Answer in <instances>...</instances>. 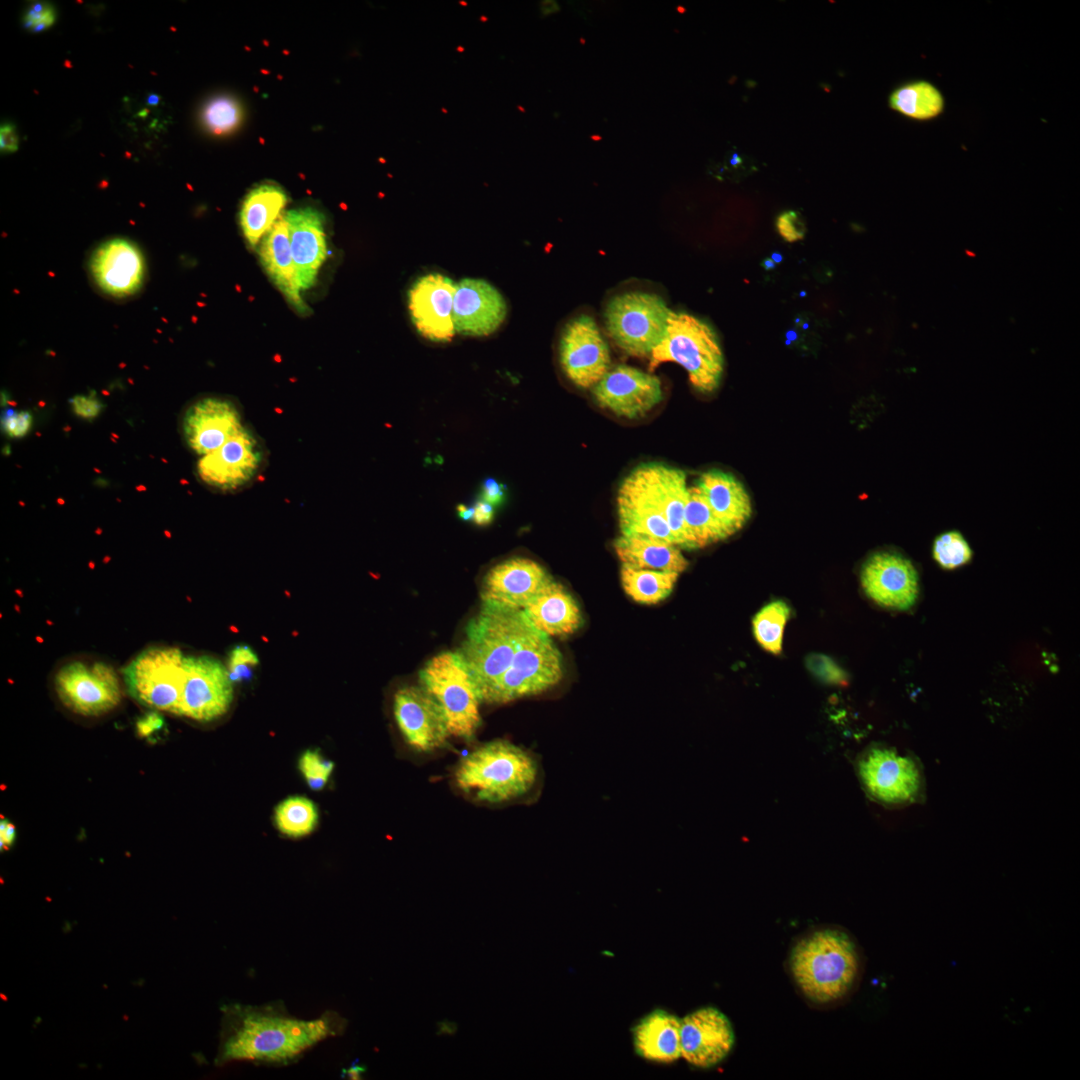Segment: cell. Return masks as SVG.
I'll use <instances>...</instances> for the list:
<instances>
[{
    "label": "cell",
    "instance_id": "4316f807",
    "mask_svg": "<svg viewBox=\"0 0 1080 1080\" xmlns=\"http://www.w3.org/2000/svg\"><path fill=\"white\" fill-rule=\"evenodd\" d=\"M261 263L287 301L300 313L308 308L300 295L285 213L264 236L259 248Z\"/></svg>",
    "mask_w": 1080,
    "mask_h": 1080
},
{
    "label": "cell",
    "instance_id": "1f68e13d",
    "mask_svg": "<svg viewBox=\"0 0 1080 1080\" xmlns=\"http://www.w3.org/2000/svg\"><path fill=\"white\" fill-rule=\"evenodd\" d=\"M286 203L285 191L272 183L261 184L246 195L239 220L249 245L255 247L264 238L282 215Z\"/></svg>",
    "mask_w": 1080,
    "mask_h": 1080
},
{
    "label": "cell",
    "instance_id": "5b68a950",
    "mask_svg": "<svg viewBox=\"0 0 1080 1080\" xmlns=\"http://www.w3.org/2000/svg\"><path fill=\"white\" fill-rule=\"evenodd\" d=\"M665 362L680 364L692 385L712 392L723 373V354L716 334L700 319L683 312L670 313L665 334L650 355L651 371Z\"/></svg>",
    "mask_w": 1080,
    "mask_h": 1080
},
{
    "label": "cell",
    "instance_id": "277c9868",
    "mask_svg": "<svg viewBox=\"0 0 1080 1080\" xmlns=\"http://www.w3.org/2000/svg\"><path fill=\"white\" fill-rule=\"evenodd\" d=\"M458 788L477 800L501 803L529 794L539 778L536 759L506 740L485 743L458 764Z\"/></svg>",
    "mask_w": 1080,
    "mask_h": 1080
},
{
    "label": "cell",
    "instance_id": "816d5d0a",
    "mask_svg": "<svg viewBox=\"0 0 1080 1080\" xmlns=\"http://www.w3.org/2000/svg\"><path fill=\"white\" fill-rule=\"evenodd\" d=\"M16 838L15 826L6 818L0 820V849L8 850Z\"/></svg>",
    "mask_w": 1080,
    "mask_h": 1080
},
{
    "label": "cell",
    "instance_id": "ac0fdd59",
    "mask_svg": "<svg viewBox=\"0 0 1080 1080\" xmlns=\"http://www.w3.org/2000/svg\"><path fill=\"white\" fill-rule=\"evenodd\" d=\"M456 284L440 273L419 277L408 291V308L417 331L434 342H449L455 333L453 299Z\"/></svg>",
    "mask_w": 1080,
    "mask_h": 1080
},
{
    "label": "cell",
    "instance_id": "8d00e7d4",
    "mask_svg": "<svg viewBox=\"0 0 1080 1080\" xmlns=\"http://www.w3.org/2000/svg\"><path fill=\"white\" fill-rule=\"evenodd\" d=\"M317 820L316 806L305 797L287 798L277 806L275 811L277 828L281 833L293 838L311 833Z\"/></svg>",
    "mask_w": 1080,
    "mask_h": 1080
},
{
    "label": "cell",
    "instance_id": "bcb514c9",
    "mask_svg": "<svg viewBox=\"0 0 1080 1080\" xmlns=\"http://www.w3.org/2000/svg\"><path fill=\"white\" fill-rule=\"evenodd\" d=\"M73 413L87 421L98 417L104 408L102 401L94 392L78 394L69 399Z\"/></svg>",
    "mask_w": 1080,
    "mask_h": 1080
},
{
    "label": "cell",
    "instance_id": "db71d44e",
    "mask_svg": "<svg viewBox=\"0 0 1080 1080\" xmlns=\"http://www.w3.org/2000/svg\"><path fill=\"white\" fill-rule=\"evenodd\" d=\"M457 1027L458 1025L455 1022L440 1021L437 1023V1034L453 1036L457 1032Z\"/></svg>",
    "mask_w": 1080,
    "mask_h": 1080
},
{
    "label": "cell",
    "instance_id": "91938a15",
    "mask_svg": "<svg viewBox=\"0 0 1080 1080\" xmlns=\"http://www.w3.org/2000/svg\"><path fill=\"white\" fill-rule=\"evenodd\" d=\"M36 639H37L38 642H41V643L43 642V639L40 638V637H36Z\"/></svg>",
    "mask_w": 1080,
    "mask_h": 1080
},
{
    "label": "cell",
    "instance_id": "cb8c5ba5",
    "mask_svg": "<svg viewBox=\"0 0 1080 1080\" xmlns=\"http://www.w3.org/2000/svg\"><path fill=\"white\" fill-rule=\"evenodd\" d=\"M290 246L301 290L311 288L327 256L324 216L314 207H301L285 214Z\"/></svg>",
    "mask_w": 1080,
    "mask_h": 1080
},
{
    "label": "cell",
    "instance_id": "6f0895ef",
    "mask_svg": "<svg viewBox=\"0 0 1080 1080\" xmlns=\"http://www.w3.org/2000/svg\"><path fill=\"white\" fill-rule=\"evenodd\" d=\"M770 258H771V259H772V260H773V261H774V262H775L776 264H777V263H780V262L782 261V255H781L780 253H777V252L773 253V254H772V256H771Z\"/></svg>",
    "mask_w": 1080,
    "mask_h": 1080
},
{
    "label": "cell",
    "instance_id": "f35d334b",
    "mask_svg": "<svg viewBox=\"0 0 1080 1080\" xmlns=\"http://www.w3.org/2000/svg\"><path fill=\"white\" fill-rule=\"evenodd\" d=\"M932 555L941 568L951 570L969 563L973 553L964 536L953 530L935 538Z\"/></svg>",
    "mask_w": 1080,
    "mask_h": 1080
},
{
    "label": "cell",
    "instance_id": "f6af8a7d",
    "mask_svg": "<svg viewBox=\"0 0 1080 1080\" xmlns=\"http://www.w3.org/2000/svg\"><path fill=\"white\" fill-rule=\"evenodd\" d=\"M776 228L779 235L788 242L801 240L806 233V225L801 214L791 210L782 212L777 217Z\"/></svg>",
    "mask_w": 1080,
    "mask_h": 1080
},
{
    "label": "cell",
    "instance_id": "7dc6e473",
    "mask_svg": "<svg viewBox=\"0 0 1080 1080\" xmlns=\"http://www.w3.org/2000/svg\"><path fill=\"white\" fill-rule=\"evenodd\" d=\"M164 726L163 717L153 711L141 717L136 723V731L139 737L147 738L161 730Z\"/></svg>",
    "mask_w": 1080,
    "mask_h": 1080
},
{
    "label": "cell",
    "instance_id": "74e56055",
    "mask_svg": "<svg viewBox=\"0 0 1080 1080\" xmlns=\"http://www.w3.org/2000/svg\"><path fill=\"white\" fill-rule=\"evenodd\" d=\"M241 103L230 95H218L208 100L201 111V122L206 131L223 136L234 132L242 123Z\"/></svg>",
    "mask_w": 1080,
    "mask_h": 1080
},
{
    "label": "cell",
    "instance_id": "603a6c76",
    "mask_svg": "<svg viewBox=\"0 0 1080 1080\" xmlns=\"http://www.w3.org/2000/svg\"><path fill=\"white\" fill-rule=\"evenodd\" d=\"M859 771L867 790L886 803L910 801L920 787L915 763L890 749L870 750L860 761Z\"/></svg>",
    "mask_w": 1080,
    "mask_h": 1080
},
{
    "label": "cell",
    "instance_id": "7c38bea8",
    "mask_svg": "<svg viewBox=\"0 0 1080 1080\" xmlns=\"http://www.w3.org/2000/svg\"><path fill=\"white\" fill-rule=\"evenodd\" d=\"M87 272L103 295L122 300L137 294L144 285L147 265L140 247L124 237H112L94 246L87 258Z\"/></svg>",
    "mask_w": 1080,
    "mask_h": 1080
},
{
    "label": "cell",
    "instance_id": "60d3db41",
    "mask_svg": "<svg viewBox=\"0 0 1080 1080\" xmlns=\"http://www.w3.org/2000/svg\"><path fill=\"white\" fill-rule=\"evenodd\" d=\"M300 770L312 790H320L331 775L334 764L317 751H306L300 759Z\"/></svg>",
    "mask_w": 1080,
    "mask_h": 1080
},
{
    "label": "cell",
    "instance_id": "52a82bcc",
    "mask_svg": "<svg viewBox=\"0 0 1080 1080\" xmlns=\"http://www.w3.org/2000/svg\"><path fill=\"white\" fill-rule=\"evenodd\" d=\"M670 313L656 294L627 292L610 300L604 317L608 334L620 349L647 357L662 340Z\"/></svg>",
    "mask_w": 1080,
    "mask_h": 1080
},
{
    "label": "cell",
    "instance_id": "9f6ffc18",
    "mask_svg": "<svg viewBox=\"0 0 1080 1080\" xmlns=\"http://www.w3.org/2000/svg\"><path fill=\"white\" fill-rule=\"evenodd\" d=\"M762 266L766 270L774 269L776 267V263L769 257V258H766V259L763 260Z\"/></svg>",
    "mask_w": 1080,
    "mask_h": 1080
},
{
    "label": "cell",
    "instance_id": "6da1fadb",
    "mask_svg": "<svg viewBox=\"0 0 1080 1080\" xmlns=\"http://www.w3.org/2000/svg\"><path fill=\"white\" fill-rule=\"evenodd\" d=\"M347 1019L335 1011L315 1019L290 1015L283 1004H231L225 1007L216 1061L287 1065L319 1042L342 1035Z\"/></svg>",
    "mask_w": 1080,
    "mask_h": 1080
},
{
    "label": "cell",
    "instance_id": "7bdbcfd3",
    "mask_svg": "<svg viewBox=\"0 0 1080 1080\" xmlns=\"http://www.w3.org/2000/svg\"><path fill=\"white\" fill-rule=\"evenodd\" d=\"M56 20V11L52 4L47 2H33L27 8L23 16L26 28L33 32H40L50 28Z\"/></svg>",
    "mask_w": 1080,
    "mask_h": 1080
},
{
    "label": "cell",
    "instance_id": "ffe728a7",
    "mask_svg": "<svg viewBox=\"0 0 1080 1080\" xmlns=\"http://www.w3.org/2000/svg\"><path fill=\"white\" fill-rule=\"evenodd\" d=\"M865 593L878 605L905 610L918 596V575L905 557L890 552L870 556L861 571Z\"/></svg>",
    "mask_w": 1080,
    "mask_h": 1080
},
{
    "label": "cell",
    "instance_id": "9c48e42d",
    "mask_svg": "<svg viewBox=\"0 0 1080 1080\" xmlns=\"http://www.w3.org/2000/svg\"><path fill=\"white\" fill-rule=\"evenodd\" d=\"M183 658L181 651L172 647L140 652L122 669L129 695L144 706L179 715L185 682Z\"/></svg>",
    "mask_w": 1080,
    "mask_h": 1080
},
{
    "label": "cell",
    "instance_id": "681fc988",
    "mask_svg": "<svg viewBox=\"0 0 1080 1080\" xmlns=\"http://www.w3.org/2000/svg\"><path fill=\"white\" fill-rule=\"evenodd\" d=\"M19 136L15 129V126L10 123H5L0 129V148L4 153H12L18 149Z\"/></svg>",
    "mask_w": 1080,
    "mask_h": 1080
},
{
    "label": "cell",
    "instance_id": "3957f363",
    "mask_svg": "<svg viewBox=\"0 0 1080 1080\" xmlns=\"http://www.w3.org/2000/svg\"><path fill=\"white\" fill-rule=\"evenodd\" d=\"M533 629L522 609L482 602L479 612L468 622L457 650L475 682L481 702H487Z\"/></svg>",
    "mask_w": 1080,
    "mask_h": 1080
},
{
    "label": "cell",
    "instance_id": "30bf717a",
    "mask_svg": "<svg viewBox=\"0 0 1080 1080\" xmlns=\"http://www.w3.org/2000/svg\"><path fill=\"white\" fill-rule=\"evenodd\" d=\"M562 677L559 650L550 636L534 627L516 651L486 703L505 704L541 694L556 686Z\"/></svg>",
    "mask_w": 1080,
    "mask_h": 1080
},
{
    "label": "cell",
    "instance_id": "ba28073f",
    "mask_svg": "<svg viewBox=\"0 0 1080 1080\" xmlns=\"http://www.w3.org/2000/svg\"><path fill=\"white\" fill-rule=\"evenodd\" d=\"M265 441L250 425L216 450L198 458L195 474L205 487L237 493L260 478L268 463Z\"/></svg>",
    "mask_w": 1080,
    "mask_h": 1080
},
{
    "label": "cell",
    "instance_id": "8992f818",
    "mask_svg": "<svg viewBox=\"0 0 1080 1080\" xmlns=\"http://www.w3.org/2000/svg\"><path fill=\"white\" fill-rule=\"evenodd\" d=\"M420 685L441 707L450 736L471 740L481 725L475 682L457 651L431 658L419 672Z\"/></svg>",
    "mask_w": 1080,
    "mask_h": 1080
},
{
    "label": "cell",
    "instance_id": "d4e9b609",
    "mask_svg": "<svg viewBox=\"0 0 1080 1080\" xmlns=\"http://www.w3.org/2000/svg\"><path fill=\"white\" fill-rule=\"evenodd\" d=\"M621 535H644L676 545L669 525L635 468L622 481L617 495Z\"/></svg>",
    "mask_w": 1080,
    "mask_h": 1080
},
{
    "label": "cell",
    "instance_id": "d6a6232c",
    "mask_svg": "<svg viewBox=\"0 0 1080 1080\" xmlns=\"http://www.w3.org/2000/svg\"><path fill=\"white\" fill-rule=\"evenodd\" d=\"M889 107L907 119L929 122L939 118L946 109V99L940 88L928 79L918 78L896 86L888 97Z\"/></svg>",
    "mask_w": 1080,
    "mask_h": 1080
},
{
    "label": "cell",
    "instance_id": "44dd1931",
    "mask_svg": "<svg viewBox=\"0 0 1080 1080\" xmlns=\"http://www.w3.org/2000/svg\"><path fill=\"white\" fill-rule=\"evenodd\" d=\"M553 578L537 562L511 558L493 566L481 587L482 602L523 609Z\"/></svg>",
    "mask_w": 1080,
    "mask_h": 1080
},
{
    "label": "cell",
    "instance_id": "f546056e",
    "mask_svg": "<svg viewBox=\"0 0 1080 1080\" xmlns=\"http://www.w3.org/2000/svg\"><path fill=\"white\" fill-rule=\"evenodd\" d=\"M681 1019L662 1009L644 1016L632 1029L633 1046L641 1058L656 1063H672L681 1057Z\"/></svg>",
    "mask_w": 1080,
    "mask_h": 1080
},
{
    "label": "cell",
    "instance_id": "d6986e66",
    "mask_svg": "<svg viewBox=\"0 0 1080 1080\" xmlns=\"http://www.w3.org/2000/svg\"><path fill=\"white\" fill-rule=\"evenodd\" d=\"M734 1031L729 1019L714 1007L687 1014L680 1024L681 1057L697 1068H710L732 1050Z\"/></svg>",
    "mask_w": 1080,
    "mask_h": 1080
},
{
    "label": "cell",
    "instance_id": "11a10c76",
    "mask_svg": "<svg viewBox=\"0 0 1080 1080\" xmlns=\"http://www.w3.org/2000/svg\"><path fill=\"white\" fill-rule=\"evenodd\" d=\"M457 511H458L459 517L461 519H463L465 521L472 520L473 513H474L473 507H467V506L461 504V505L457 506Z\"/></svg>",
    "mask_w": 1080,
    "mask_h": 1080
},
{
    "label": "cell",
    "instance_id": "ab89813d",
    "mask_svg": "<svg viewBox=\"0 0 1080 1080\" xmlns=\"http://www.w3.org/2000/svg\"><path fill=\"white\" fill-rule=\"evenodd\" d=\"M805 665L809 672L823 683L837 686L848 684L846 672L827 655L810 653L805 658Z\"/></svg>",
    "mask_w": 1080,
    "mask_h": 1080
},
{
    "label": "cell",
    "instance_id": "836d02e7",
    "mask_svg": "<svg viewBox=\"0 0 1080 1080\" xmlns=\"http://www.w3.org/2000/svg\"><path fill=\"white\" fill-rule=\"evenodd\" d=\"M684 521L694 549L731 536V533L716 517L697 485L688 488Z\"/></svg>",
    "mask_w": 1080,
    "mask_h": 1080
},
{
    "label": "cell",
    "instance_id": "d590c367",
    "mask_svg": "<svg viewBox=\"0 0 1080 1080\" xmlns=\"http://www.w3.org/2000/svg\"><path fill=\"white\" fill-rule=\"evenodd\" d=\"M790 608L781 600L768 603L753 618L755 639L766 651L778 655L782 650L783 632Z\"/></svg>",
    "mask_w": 1080,
    "mask_h": 1080
},
{
    "label": "cell",
    "instance_id": "5bb4252c",
    "mask_svg": "<svg viewBox=\"0 0 1080 1080\" xmlns=\"http://www.w3.org/2000/svg\"><path fill=\"white\" fill-rule=\"evenodd\" d=\"M185 682L180 713L199 721H210L224 714L233 696L228 671L217 659L207 656H184Z\"/></svg>",
    "mask_w": 1080,
    "mask_h": 1080
},
{
    "label": "cell",
    "instance_id": "2e32d148",
    "mask_svg": "<svg viewBox=\"0 0 1080 1080\" xmlns=\"http://www.w3.org/2000/svg\"><path fill=\"white\" fill-rule=\"evenodd\" d=\"M393 711L405 741L414 750L429 752L446 744L450 733L443 711L421 685L399 689Z\"/></svg>",
    "mask_w": 1080,
    "mask_h": 1080
},
{
    "label": "cell",
    "instance_id": "7402d4cb",
    "mask_svg": "<svg viewBox=\"0 0 1080 1080\" xmlns=\"http://www.w3.org/2000/svg\"><path fill=\"white\" fill-rule=\"evenodd\" d=\"M452 315L457 333L487 336L505 320L507 305L501 293L489 282L465 278L456 284Z\"/></svg>",
    "mask_w": 1080,
    "mask_h": 1080
},
{
    "label": "cell",
    "instance_id": "94428289",
    "mask_svg": "<svg viewBox=\"0 0 1080 1080\" xmlns=\"http://www.w3.org/2000/svg\"><path fill=\"white\" fill-rule=\"evenodd\" d=\"M16 592H17V594H18V595H20L21 597L23 596V594L21 593L22 591L16 590Z\"/></svg>",
    "mask_w": 1080,
    "mask_h": 1080
},
{
    "label": "cell",
    "instance_id": "ee69618b",
    "mask_svg": "<svg viewBox=\"0 0 1080 1080\" xmlns=\"http://www.w3.org/2000/svg\"><path fill=\"white\" fill-rule=\"evenodd\" d=\"M33 416L27 410H9L1 420L2 430L5 435L12 439H21L31 430Z\"/></svg>",
    "mask_w": 1080,
    "mask_h": 1080
},
{
    "label": "cell",
    "instance_id": "c3c4849f",
    "mask_svg": "<svg viewBox=\"0 0 1080 1080\" xmlns=\"http://www.w3.org/2000/svg\"><path fill=\"white\" fill-rule=\"evenodd\" d=\"M505 496L504 487L493 478H487L482 484L483 500L491 505L500 504Z\"/></svg>",
    "mask_w": 1080,
    "mask_h": 1080
},
{
    "label": "cell",
    "instance_id": "e575fe53",
    "mask_svg": "<svg viewBox=\"0 0 1080 1080\" xmlns=\"http://www.w3.org/2000/svg\"><path fill=\"white\" fill-rule=\"evenodd\" d=\"M679 574L621 566V583L626 594L642 604H656L672 592Z\"/></svg>",
    "mask_w": 1080,
    "mask_h": 1080
},
{
    "label": "cell",
    "instance_id": "b9f144b4",
    "mask_svg": "<svg viewBox=\"0 0 1080 1080\" xmlns=\"http://www.w3.org/2000/svg\"><path fill=\"white\" fill-rule=\"evenodd\" d=\"M258 663L257 655L249 646H236L230 652L228 662V674L231 681L240 682L250 679L253 669Z\"/></svg>",
    "mask_w": 1080,
    "mask_h": 1080
},
{
    "label": "cell",
    "instance_id": "484cf974",
    "mask_svg": "<svg viewBox=\"0 0 1080 1080\" xmlns=\"http://www.w3.org/2000/svg\"><path fill=\"white\" fill-rule=\"evenodd\" d=\"M654 501L664 515L676 545L694 549L689 539L684 514L688 501L685 473L664 464L652 463L637 467Z\"/></svg>",
    "mask_w": 1080,
    "mask_h": 1080
},
{
    "label": "cell",
    "instance_id": "8fae6325",
    "mask_svg": "<svg viewBox=\"0 0 1080 1080\" xmlns=\"http://www.w3.org/2000/svg\"><path fill=\"white\" fill-rule=\"evenodd\" d=\"M54 686L64 706L83 716L104 714L115 708L122 697L116 672L103 662H68L55 674Z\"/></svg>",
    "mask_w": 1080,
    "mask_h": 1080
},
{
    "label": "cell",
    "instance_id": "7a4b0ae2",
    "mask_svg": "<svg viewBox=\"0 0 1080 1080\" xmlns=\"http://www.w3.org/2000/svg\"><path fill=\"white\" fill-rule=\"evenodd\" d=\"M789 965L802 994L816 1004L844 999L862 973L855 940L837 928H822L803 936L792 948Z\"/></svg>",
    "mask_w": 1080,
    "mask_h": 1080
},
{
    "label": "cell",
    "instance_id": "f5cc1de1",
    "mask_svg": "<svg viewBox=\"0 0 1080 1080\" xmlns=\"http://www.w3.org/2000/svg\"><path fill=\"white\" fill-rule=\"evenodd\" d=\"M365 1071H366V1067L363 1066V1065H359L358 1061H356L351 1065V1067L343 1070L342 1077H346V1078L352 1079V1080L361 1079L362 1078L361 1075Z\"/></svg>",
    "mask_w": 1080,
    "mask_h": 1080
},
{
    "label": "cell",
    "instance_id": "f1b7e54d",
    "mask_svg": "<svg viewBox=\"0 0 1080 1080\" xmlns=\"http://www.w3.org/2000/svg\"><path fill=\"white\" fill-rule=\"evenodd\" d=\"M697 486L731 535L741 529L750 518V497L732 474L720 470L705 472L700 476Z\"/></svg>",
    "mask_w": 1080,
    "mask_h": 1080
},
{
    "label": "cell",
    "instance_id": "680465c9",
    "mask_svg": "<svg viewBox=\"0 0 1080 1080\" xmlns=\"http://www.w3.org/2000/svg\"><path fill=\"white\" fill-rule=\"evenodd\" d=\"M591 138H592V139H596V141H598V140H600V139H601V137H600V136H596V135H593V136H591Z\"/></svg>",
    "mask_w": 1080,
    "mask_h": 1080
},
{
    "label": "cell",
    "instance_id": "f907efd6",
    "mask_svg": "<svg viewBox=\"0 0 1080 1080\" xmlns=\"http://www.w3.org/2000/svg\"><path fill=\"white\" fill-rule=\"evenodd\" d=\"M472 521L480 526L488 525L494 517L493 505L481 500L475 503Z\"/></svg>",
    "mask_w": 1080,
    "mask_h": 1080
},
{
    "label": "cell",
    "instance_id": "9a60e30c",
    "mask_svg": "<svg viewBox=\"0 0 1080 1080\" xmlns=\"http://www.w3.org/2000/svg\"><path fill=\"white\" fill-rule=\"evenodd\" d=\"M561 367L580 388L595 386L610 369V353L595 320L580 315L565 326L559 344Z\"/></svg>",
    "mask_w": 1080,
    "mask_h": 1080
},
{
    "label": "cell",
    "instance_id": "4dcf8cb0",
    "mask_svg": "<svg viewBox=\"0 0 1080 1080\" xmlns=\"http://www.w3.org/2000/svg\"><path fill=\"white\" fill-rule=\"evenodd\" d=\"M614 548L622 565L680 574L688 562L677 545L644 535H621Z\"/></svg>",
    "mask_w": 1080,
    "mask_h": 1080
},
{
    "label": "cell",
    "instance_id": "e0dca14e",
    "mask_svg": "<svg viewBox=\"0 0 1080 1080\" xmlns=\"http://www.w3.org/2000/svg\"><path fill=\"white\" fill-rule=\"evenodd\" d=\"M598 404L625 418H637L652 410L663 399L657 376L628 365L610 368L594 386Z\"/></svg>",
    "mask_w": 1080,
    "mask_h": 1080
},
{
    "label": "cell",
    "instance_id": "4fadbf2b",
    "mask_svg": "<svg viewBox=\"0 0 1080 1080\" xmlns=\"http://www.w3.org/2000/svg\"><path fill=\"white\" fill-rule=\"evenodd\" d=\"M241 406L230 397L204 395L191 401L180 418V432L198 457L226 443L246 425Z\"/></svg>",
    "mask_w": 1080,
    "mask_h": 1080
},
{
    "label": "cell",
    "instance_id": "83f0119b",
    "mask_svg": "<svg viewBox=\"0 0 1080 1080\" xmlns=\"http://www.w3.org/2000/svg\"><path fill=\"white\" fill-rule=\"evenodd\" d=\"M522 610L533 627L548 636H568L582 624L576 600L554 580Z\"/></svg>",
    "mask_w": 1080,
    "mask_h": 1080
}]
</instances>
